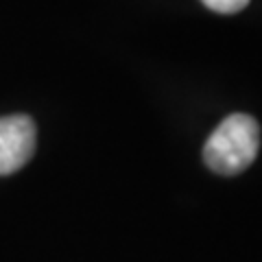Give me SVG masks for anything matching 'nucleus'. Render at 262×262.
<instances>
[{"instance_id":"f257e3e1","label":"nucleus","mask_w":262,"mask_h":262,"mask_svg":"<svg viewBox=\"0 0 262 262\" xmlns=\"http://www.w3.org/2000/svg\"><path fill=\"white\" fill-rule=\"evenodd\" d=\"M260 127L249 114H232L212 131L203 146V162L219 175H238L258 155Z\"/></svg>"},{"instance_id":"f03ea898","label":"nucleus","mask_w":262,"mask_h":262,"mask_svg":"<svg viewBox=\"0 0 262 262\" xmlns=\"http://www.w3.org/2000/svg\"><path fill=\"white\" fill-rule=\"evenodd\" d=\"M37 146L35 122L24 114L0 116V175H11L27 164Z\"/></svg>"},{"instance_id":"7ed1b4c3","label":"nucleus","mask_w":262,"mask_h":262,"mask_svg":"<svg viewBox=\"0 0 262 262\" xmlns=\"http://www.w3.org/2000/svg\"><path fill=\"white\" fill-rule=\"evenodd\" d=\"M210 11L216 13H238L249 5V0H201Z\"/></svg>"}]
</instances>
